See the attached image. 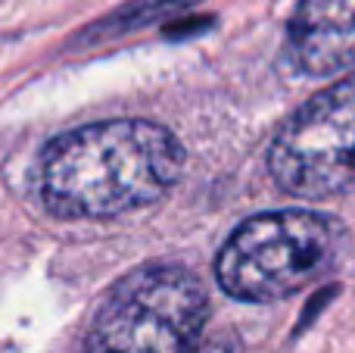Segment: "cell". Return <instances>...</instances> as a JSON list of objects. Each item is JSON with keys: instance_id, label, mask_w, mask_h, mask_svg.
<instances>
[{"instance_id": "cell-1", "label": "cell", "mask_w": 355, "mask_h": 353, "mask_svg": "<svg viewBox=\"0 0 355 353\" xmlns=\"http://www.w3.org/2000/svg\"><path fill=\"white\" fill-rule=\"evenodd\" d=\"M181 169L184 147L166 125L110 119L44 147L41 197L60 219H112L166 197Z\"/></svg>"}, {"instance_id": "cell-2", "label": "cell", "mask_w": 355, "mask_h": 353, "mask_svg": "<svg viewBox=\"0 0 355 353\" xmlns=\"http://www.w3.org/2000/svg\"><path fill=\"white\" fill-rule=\"evenodd\" d=\"M343 247V222L327 213H259L225 241L215 260V279L234 300L271 304L324 279Z\"/></svg>"}, {"instance_id": "cell-3", "label": "cell", "mask_w": 355, "mask_h": 353, "mask_svg": "<svg viewBox=\"0 0 355 353\" xmlns=\"http://www.w3.org/2000/svg\"><path fill=\"white\" fill-rule=\"evenodd\" d=\"M206 316V288L190 269L141 266L106 294L81 353H190Z\"/></svg>"}, {"instance_id": "cell-4", "label": "cell", "mask_w": 355, "mask_h": 353, "mask_svg": "<svg viewBox=\"0 0 355 353\" xmlns=\"http://www.w3.org/2000/svg\"><path fill=\"white\" fill-rule=\"evenodd\" d=\"M277 188L302 200L355 188V72L318 91L277 129L268 150Z\"/></svg>"}, {"instance_id": "cell-5", "label": "cell", "mask_w": 355, "mask_h": 353, "mask_svg": "<svg viewBox=\"0 0 355 353\" xmlns=\"http://www.w3.org/2000/svg\"><path fill=\"white\" fill-rule=\"evenodd\" d=\"M290 66L331 79L355 63V0H300L284 44Z\"/></svg>"}, {"instance_id": "cell-6", "label": "cell", "mask_w": 355, "mask_h": 353, "mask_svg": "<svg viewBox=\"0 0 355 353\" xmlns=\"http://www.w3.org/2000/svg\"><path fill=\"white\" fill-rule=\"evenodd\" d=\"M193 3H202V0H131L128 6L122 10L110 13L106 19H100L97 25H91L81 44H91V41H106V38H116L125 35V31H137L150 22H159L166 16H175V13L187 10Z\"/></svg>"}]
</instances>
